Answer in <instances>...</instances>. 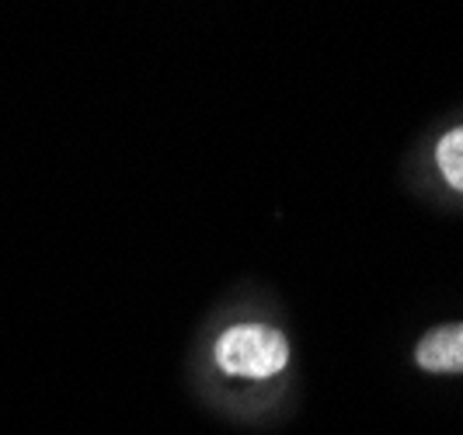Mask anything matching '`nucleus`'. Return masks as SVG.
I'll list each match as a JSON object with an SVG mask.
<instances>
[{
	"instance_id": "obj_1",
	"label": "nucleus",
	"mask_w": 463,
	"mask_h": 435,
	"mask_svg": "<svg viewBox=\"0 0 463 435\" xmlns=\"http://www.w3.org/2000/svg\"><path fill=\"white\" fill-rule=\"evenodd\" d=\"M213 363L233 380H276L289 366V338L272 324H233L213 345Z\"/></svg>"
},
{
	"instance_id": "obj_2",
	"label": "nucleus",
	"mask_w": 463,
	"mask_h": 435,
	"mask_svg": "<svg viewBox=\"0 0 463 435\" xmlns=\"http://www.w3.org/2000/svg\"><path fill=\"white\" fill-rule=\"evenodd\" d=\"M415 366L436 376L463 373V324H439L415 345Z\"/></svg>"
},
{
	"instance_id": "obj_3",
	"label": "nucleus",
	"mask_w": 463,
	"mask_h": 435,
	"mask_svg": "<svg viewBox=\"0 0 463 435\" xmlns=\"http://www.w3.org/2000/svg\"><path fill=\"white\" fill-rule=\"evenodd\" d=\"M436 167L449 188L463 192V126L442 133V139L436 143Z\"/></svg>"
}]
</instances>
